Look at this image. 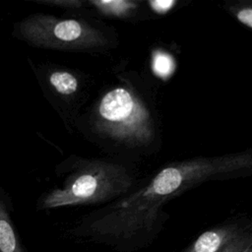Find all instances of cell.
I'll list each match as a JSON object with an SVG mask.
<instances>
[{
  "label": "cell",
  "instance_id": "6da1fadb",
  "mask_svg": "<svg viewBox=\"0 0 252 252\" xmlns=\"http://www.w3.org/2000/svg\"><path fill=\"white\" fill-rule=\"evenodd\" d=\"M252 172V151L221 157L181 160L160 169L143 187L88 217L80 233L98 237L130 238L154 227L163 205L204 181Z\"/></svg>",
  "mask_w": 252,
  "mask_h": 252
},
{
  "label": "cell",
  "instance_id": "7a4b0ae2",
  "mask_svg": "<svg viewBox=\"0 0 252 252\" xmlns=\"http://www.w3.org/2000/svg\"><path fill=\"white\" fill-rule=\"evenodd\" d=\"M56 173L63 176L61 185L38 198L37 210L110 201L126 194L132 184L125 167L99 158L69 157L58 164Z\"/></svg>",
  "mask_w": 252,
  "mask_h": 252
},
{
  "label": "cell",
  "instance_id": "3957f363",
  "mask_svg": "<svg viewBox=\"0 0 252 252\" xmlns=\"http://www.w3.org/2000/svg\"><path fill=\"white\" fill-rule=\"evenodd\" d=\"M83 119L86 126L82 127L103 140L138 145L146 143L154 134L152 119L146 107L124 87L105 92L89 112L78 120Z\"/></svg>",
  "mask_w": 252,
  "mask_h": 252
},
{
  "label": "cell",
  "instance_id": "277c9868",
  "mask_svg": "<svg viewBox=\"0 0 252 252\" xmlns=\"http://www.w3.org/2000/svg\"><path fill=\"white\" fill-rule=\"evenodd\" d=\"M13 35L27 44L47 50L90 52L107 43L104 32L81 18L33 13L14 24Z\"/></svg>",
  "mask_w": 252,
  "mask_h": 252
},
{
  "label": "cell",
  "instance_id": "5b68a950",
  "mask_svg": "<svg viewBox=\"0 0 252 252\" xmlns=\"http://www.w3.org/2000/svg\"><path fill=\"white\" fill-rule=\"evenodd\" d=\"M45 98L72 133L79 119L84 78L77 70L56 63H30Z\"/></svg>",
  "mask_w": 252,
  "mask_h": 252
},
{
  "label": "cell",
  "instance_id": "8992f818",
  "mask_svg": "<svg viewBox=\"0 0 252 252\" xmlns=\"http://www.w3.org/2000/svg\"><path fill=\"white\" fill-rule=\"evenodd\" d=\"M252 246V221H231L201 233L184 252H245Z\"/></svg>",
  "mask_w": 252,
  "mask_h": 252
},
{
  "label": "cell",
  "instance_id": "52a82bcc",
  "mask_svg": "<svg viewBox=\"0 0 252 252\" xmlns=\"http://www.w3.org/2000/svg\"><path fill=\"white\" fill-rule=\"evenodd\" d=\"M0 252H25L0 190Z\"/></svg>",
  "mask_w": 252,
  "mask_h": 252
},
{
  "label": "cell",
  "instance_id": "ba28073f",
  "mask_svg": "<svg viewBox=\"0 0 252 252\" xmlns=\"http://www.w3.org/2000/svg\"><path fill=\"white\" fill-rule=\"evenodd\" d=\"M89 8L94 9L97 13L108 17H122L130 13L131 10L136 8V3L122 0L114 1H102V0H91L87 1Z\"/></svg>",
  "mask_w": 252,
  "mask_h": 252
},
{
  "label": "cell",
  "instance_id": "9c48e42d",
  "mask_svg": "<svg viewBox=\"0 0 252 252\" xmlns=\"http://www.w3.org/2000/svg\"><path fill=\"white\" fill-rule=\"evenodd\" d=\"M32 2L68 11H81L89 8L88 2L84 0H32Z\"/></svg>",
  "mask_w": 252,
  "mask_h": 252
},
{
  "label": "cell",
  "instance_id": "30bf717a",
  "mask_svg": "<svg viewBox=\"0 0 252 252\" xmlns=\"http://www.w3.org/2000/svg\"><path fill=\"white\" fill-rule=\"evenodd\" d=\"M171 62L168 56L161 54L158 55L155 59V69L162 76H166L171 71Z\"/></svg>",
  "mask_w": 252,
  "mask_h": 252
},
{
  "label": "cell",
  "instance_id": "8fae6325",
  "mask_svg": "<svg viewBox=\"0 0 252 252\" xmlns=\"http://www.w3.org/2000/svg\"><path fill=\"white\" fill-rule=\"evenodd\" d=\"M236 19L244 26L252 29V7H242L235 11Z\"/></svg>",
  "mask_w": 252,
  "mask_h": 252
},
{
  "label": "cell",
  "instance_id": "7c38bea8",
  "mask_svg": "<svg viewBox=\"0 0 252 252\" xmlns=\"http://www.w3.org/2000/svg\"><path fill=\"white\" fill-rule=\"evenodd\" d=\"M245 252H252V246H251V247H250L248 250H246Z\"/></svg>",
  "mask_w": 252,
  "mask_h": 252
}]
</instances>
